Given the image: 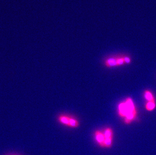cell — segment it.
Listing matches in <instances>:
<instances>
[{
  "mask_svg": "<svg viewBox=\"0 0 156 155\" xmlns=\"http://www.w3.org/2000/svg\"><path fill=\"white\" fill-rule=\"evenodd\" d=\"M117 62L118 67H119V66H123V65L125 64V62H124V60L123 54H121V55H118V56H117Z\"/></svg>",
  "mask_w": 156,
  "mask_h": 155,
  "instance_id": "9c48e42d",
  "label": "cell"
},
{
  "mask_svg": "<svg viewBox=\"0 0 156 155\" xmlns=\"http://www.w3.org/2000/svg\"><path fill=\"white\" fill-rule=\"evenodd\" d=\"M70 115L67 114H60L58 117V121L60 124L69 127V126Z\"/></svg>",
  "mask_w": 156,
  "mask_h": 155,
  "instance_id": "277c9868",
  "label": "cell"
},
{
  "mask_svg": "<svg viewBox=\"0 0 156 155\" xmlns=\"http://www.w3.org/2000/svg\"><path fill=\"white\" fill-rule=\"evenodd\" d=\"M156 108V100L147 102L145 105V108L147 111H154Z\"/></svg>",
  "mask_w": 156,
  "mask_h": 155,
  "instance_id": "ba28073f",
  "label": "cell"
},
{
  "mask_svg": "<svg viewBox=\"0 0 156 155\" xmlns=\"http://www.w3.org/2000/svg\"><path fill=\"white\" fill-rule=\"evenodd\" d=\"M94 138L96 143L101 148H105V137L104 132L101 130H97L94 132Z\"/></svg>",
  "mask_w": 156,
  "mask_h": 155,
  "instance_id": "7a4b0ae2",
  "label": "cell"
},
{
  "mask_svg": "<svg viewBox=\"0 0 156 155\" xmlns=\"http://www.w3.org/2000/svg\"><path fill=\"white\" fill-rule=\"evenodd\" d=\"M117 60V56H112L111 57H108L105 60V66L109 68L118 67Z\"/></svg>",
  "mask_w": 156,
  "mask_h": 155,
  "instance_id": "3957f363",
  "label": "cell"
},
{
  "mask_svg": "<svg viewBox=\"0 0 156 155\" xmlns=\"http://www.w3.org/2000/svg\"><path fill=\"white\" fill-rule=\"evenodd\" d=\"M118 115L124 119L126 124H130L137 119V111L132 98H127L120 103L118 107Z\"/></svg>",
  "mask_w": 156,
  "mask_h": 155,
  "instance_id": "6da1fadb",
  "label": "cell"
},
{
  "mask_svg": "<svg viewBox=\"0 0 156 155\" xmlns=\"http://www.w3.org/2000/svg\"><path fill=\"white\" fill-rule=\"evenodd\" d=\"M105 137L106 139H114V132L112 128L107 127L104 131Z\"/></svg>",
  "mask_w": 156,
  "mask_h": 155,
  "instance_id": "52a82bcc",
  "label": "cell"
},
{
  "mask_svg": "<svg viewBox=\"0 0 156 155\" xmlns=\"http://www.w3.org/2000/svg\"><path fill=\"white\" fill-rule=\"evenodd\" d=\"M80 122L78 119L74 116L70 115L69 126V127L72 129H76L80 126Z\"/></svg>",
  "mask_w": 156,
  "mask_h": 155,
  "instance_id": "5b68a950",
  "label": "cell"
},
{
  "mask_svg": "<svg viewBox=\"0 0 156 155\" xmlns=\"http://www.w3.org/2000/svg\"><path fill=\"white\" fill-rule=\"evenodd\" d=\"M144 97L145 99L147 100V102L149 101H156V98H155L154 95L153 93L151 91H150L149 90H146L144 91Z\"/></svg>",
  "mask_w": 156,
  "mask_h": 155,
  "instance_id": "8992f818",
  "label": "cell"
},
{
  "mask_svg": "<svg viewBox=\"0 0 156 155\" xmlns=\"http://www.w3.org/2000/svg\"><path fill=\"white\" fill-rule=\"evenodd\" d=\"M123 56L124 60L125 62V64H129L131 63L132 60L130 56L126 54H123Z\"/></svg>",
  "mask_w": 156,
  "mask_h": 155,
  "instance_id": "30bf717a",
  "label": "cell"
}]
</instances>
